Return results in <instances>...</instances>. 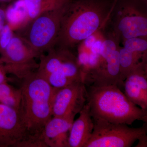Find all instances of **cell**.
Instances as JSON below:
<instances>
[{"label": "cell", "instance_id": "7c38bea8", "mask_svg": "<svg viewBox=\"0 0 147 147\" xmlns=\"http://www.w3.org/2000/svg\"><path fill=\"white\" fill-rule=\"evenodd\" d=\"M55 88L84 81L83 71L79 59L71 50H66L63 60L57 69L45 79Z\"/></svg>", "mask_w": 147, "mask_h": 147}, {"label": "cell", "instance_id": "d6986e66", "mask_svg": "<svg viewBox=\"0 0 147 147\" xmlns=\"http://www.w3.org/2000/svg\"><path fill=\"white\" fill-rule=\"evenodd\" d=\"M13 31L6 23L0 32V52L7 47L12 39L14 34Z\"/></svg>", "mask_w": 147, "mask_h": 147}, {"label": "cell", "instance_id": "ffe728a7", "mask_svg": "<svg viewBox=\"0 0 147 147\" xmlns=\"http://www.w3.org/2000/svg\"><path fill=\"white\" fill-rule=\"evenodd\" d=\"M5 24V9L0 5V32Z\"/></svg>", "mask_w": 147, "mask_h": 147}, {"label": "cell", "instance_id": "6da1fadb", "mask_svg": "<svg viewBox=\"0 0 147 147\" xmlns=\"http://www.w3.org/2000/svg\"><path fill=\"white\" fill-rule=\"evenodd\" d=\"M116 0H71L54 48L72 50L103 28Z\"/></svg>", "mask_w": 147, "mask_h": 147}, {"label": "cell", "instance_id": "8992f818", "mask_svg": "<svg viewBox=\"0 0 147 147\" xmlns=\"http://www.w3.org/2000/svg\"><path fill=\"white\" fill-rule=\"evenodd\" d=\"M93 121L92 133L84 147H130L137 140L140 146L147 144V123L134 128L126 124L112 123L104 120Z\"/></svg>", "mask_w": 147, "mask_h": 147}, {"label": "cell", "instance_id": "7a4b0ae2", "mask_svg": "<svg viewBox=\"0 0 147 147\" xmlns=\"http://www.w3.org/2000/svg\"><path fill=\"white\" fill-rule=\"evenodd\" d=\"M21 100L18 110L32 147H46L42 134L53 117L52 101L56 88L36 71L22 80Z\"/></svg>", "mask_w": 147, "mask_h": 147}, {"label": "cell", "instance_id": "9a60e30c", "mask_svg": "<svg viewBox=\"0 0 147 147\" xmlns=\"http://www.w3.org/2000/svg\"><path fill=\"white\" fill-rule=\"evenodd\" d=\"M6 23L13 32L25 28L28 23V16L24 0H16L5 9Z\"/></svg>", "mask_w": 147, "mask_h": 147}, {"label": "cell", "instance_id": "52a82bcc", "mask_svg": "<svg viewBox=\"0 0 147 147\" xmlns=\"http://www.w3.org/2000/svg\"><path fill=\"white\" fill-rule=\"evenodd\" d=\"M119 44L112 38H106L100 44L99 57L94 65L84 73L85 84L95 86L116 85L123 87L121 79Z\"/></svg>", "mask_w": 147, "mask_h": 147}, {"label": "cell", "instance_id": "9c48e42d", "mask_svg": "<svg viewBox=\"0 0 147 147\" xmlns=\"http://www.w3.org/2000/svg\"><path fill=\"white\" fill-rule=\"evenodd\" d=\"M87 86L84 82L56 88L52 101L53 117L74 119L86 103Z\"/></svg>", "mask_w": 147, "mask_h": 147}, {"label": "cell", "instance_id": "603a6c76", "mask_svg": "<svg viewBox=\"0 0 147 147\" xmlns=\"http://www.w3.org/2000/svg\"><path fill=\"white\" fill-rule=\"evenodd\" d=\"M0 64H2L1 61V59H0Z\"/></svg>", "mask_w": 147, "mask_h": 147}, {"label": "cell", "instance_id": "5b68a950", "mask_svg": "<svg viewBox=\"0 0 147 147\" xmlns=\"http://www.w3.org/2000/svg\"><path fill=\"white\" fill-rule=\"evenodd\" d=\"M69 2L59 8L41 13L19 30L21 33L18 35L39 56L55 47Z\"/></svg>", "mask_w": 147, "mask_h": 147}, {"label": "cell", "instance_id": "e0dca14e", "mask_svg": "<svg viewBox=\"0 0 147 147\" xmlns=\"http://www.w3.org/2000/svg\"><path fill=\"white\" fill-rule=\"evenodd\" d=\"M146 57H147V53L137 52L124 47H120V69L123 82L134 67Z\"/></svg>", "mask_w": 147, "mask_h": 147}, {"label": "cell", "instance_id": "5bb4252c", "mask_svg": "<svg viewBox=\"0 0 147 147\" xmlns=\"http://www.w3.org/2000/svg\"><path fill=\"white\" fill-rule=\"evenodd\" d=\"M79 113V117L74 121L69 131V147H84L93 130L94 124L87 102Z\"/></svg>", "mask_w": 147, "mask_h": 147}, {"label": "cell", "instance_id": "8fae6325", "mask_svg": "<svg viewBox=\"0 0 147 147\" xmlns=\"http://www.w3.org/2000/svg\"><path fill=\"white\" fill-rule=\"evenodd\" d=\"M124 94L129 100L147 110V57L129 72L123 82Z\"/></svg>", "mask_w": 147, "mask_h": 147}, {"label": "cell", "instance_id": "4fadbf2b", "mask_svg": "<svg viewBox=\"0 0 147 147\" xmlns=\"http://www.w3.org/2000/svg\"><path fill=\"white\" fill-rule=\"evenodd\" d=\"M74 121L53 117L45 125L41 136L45 146L69 147V136Z\"/></svg>", "mask_w": 147, "mask_h": 147}, {"label": "cell", "instance_id": "7402d4cb", "mask_svg": "<svg viewBox=\"0 0 147 147\" xmlns=\"http://www.w3.org/2000/svg\"><path fill=\"white\" fill-rule=\"evenodd\" d=\"M11 1V0H0V5H1L8 2Z\"/></svg>", "mask_w": 147, "mask_h": 147}, {"label": "cell", "instance_id": "ba28073f", "mask_svg": "<svg viewBox=\"0 0 147 147\" xmlns=\"http://www.w3.org/2000/svg\"><path fill=\"white\" fill-rule=\"evenodd\" d=\"M0 55L7 74H12L21 80L38 68L36 59L39 58V55L18 35L14 34Z\"/></svg>", "mask_w": 147, "mask_h": 147}, {"label": "cell", "instance_id": "44dd1931", "mask_svg": "<svg viewBox=\"0 0 147 147\" xmlns=\"http://www.w3.org/2000/svg\"><path fill=\"white\" fill-rule=\"evenodd\" d=\"M8 81L7 73L3 67L2 64H0V84L7 83L8 82Z\"/></svg>", "mask_w": 147, "mask_h": 147}, {"label": "cell", "instance_id": "ac0fdd59", "mask_svg": "<svg viewBox=\"0 0 147 147\" xmlns=\"http://www.w3.org/2000/svg\"><path fill=\"white\" fill-rule=\"evenodd\" d=\"M21 100L20 89H16L8 84H0V104L7 105L18 110Z\"/></svg>", "mask_w": 147, "mask_h": 147}, {"label": "cell", "instance_id": "30bf717a", "mask_svg": "<svg viewBox=\"0 0 147 147\" xmlns=\"http://www.w3.org/2000/svg\"><path fill=\"white\" fill-rule=\"evenodd\" d=\"M0 147H32L18 110L0 104Z\"/></svg>", "mask_w": 147, "mask_h": 147}, {"label": "cell", "instance_id": "277c9868", "mask_svg": "<svg viewBox=\"0 0 147 147\" xmlns=\"http://www.w3.org/2000/svg\"><path fill=\"white\" fill-rule=\"evenodd\" d=\"M106 24H110L109 33L120 42L147 38V0H116Z\"/></svg>", "mask_w": 147, "mask_h": 147}, {"label": "cell", "instance_id": "2e32d148", "mask_svg": "<svg viewBox=\"0 0 147 147\" xmlns=\"http://www.w3.org/2000/svg\"><path fill=\"white\" fill-rule=\"evenodd\" d=\"M70 1L71 0H24L28 16V24L41 13L63 6Z\"/></svg>", "mask_w": 147, "mask_h": 147}, {"label": "cell", "instance_id": "3957f363", "mask_svg": "<svg viewBox=\"0 0 147 147\" xmlns=\"http://www.w3.org/2000/svg\"><path fill=\"white\" fill-rule=\"evenodd\" d=\"M87 103L93 119L131 125L135 121L147 122V110L129 100L116 85H88Z\"/></svg>", "mask_w": 147, "mask_h": 147}]
</instances>
